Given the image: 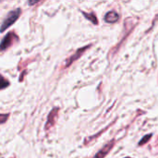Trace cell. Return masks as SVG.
I'll use <instances>...</instances> for the list:
<instances>
[{
    "label": "cell",
    "mask_w": 158,
    "mask_h": 158,
    "mask_svg": "<svg viewBox=\"0 0 158 158\" xmlns=\"http://www.w3.org/2000/svg\"><path fill=\"white\" fill-rule=\"evenodd\" d=\"M20 13H21V9L20 8H16L14 10H11L7 13L6 19L3 20L2 22V25H1V32H4L7 28H9L11 25H13L17 19L19 18L20 16Z\"/></svg>",
    "instance_id": "1"
},
{
    "label": "cell",
    "mask_w": 158,
    "mask_h": 158,
    "mask_svg": "<svg viewBox=\"0 0 158 158\" xmlns=\"http://www.w3.org/2000/svg\"><path fill=\"white\" fill-rule=\"evenodd\" d=\"M15 41L16 42L19 41V38H18L17 34H15L13 31L7 32V34H6L3 37L2 41H1V44H0L1 51H5L6 49H7L8 47H10L15 43Z\"/></svg>",
    "instance_id": "2"
},
{
    "label": "cell",
    "mask_w": 158,
    "mask_h": 158,
    "mask_svg": "<svg viewBox=\"0 0 158 158\" xmlns=\"http://www.w3.org/2000/svg\"><path fill=\"white\" fill-rule=\"evenodd\" d=\"M91 46H92V44H89V45H86V46H83V47L78 49L73 55H71L69 58L66 59V62H65V64H64V66H63V69L69 68L71 64H73L75 61H77V60L84 54V52H85L88 48H90Z\"/></svg>",
    "instance_id": "3"
},
{
    "label": "cell",
    "mask_w": 158,
    "mask_h": 158,
    "mask_svg": "<svg viewBox=\"0 0 158 158\" xmlns=\"http://www.w3.org/2000/svg\"><path fill=\"white\" fill-rule=\"evenodd\" d=\"M115 143H116V140L115 139H113V140H111V141H109L107 143H106L95 155H94V158H105L107 155H108V153L113 149V147H114V145H115Z\"/></svg>",
    "instance_id": "4"
},
{
    "label": "cell",
    "mask_w": 158,
    "mask_h": 158,
    "mask_svg": "<svg viewBox=\"0 0 158 158\" xmlns=\"http://www.w3.org/2000/svg\"><path fill=\"white\" fill-rule=\"evenodd\" d=\"M58 108L57 107H55L51 110V112L49 113L48 117H47V121L45 123V127L44 129L46 131H48L51 127H53L58 118Z\"/></svg>",
    "instance_id": "5"
},
{
    "label": "cell",
    "mask_w": 158,
    "mask_h": 158,
    "mask_svg": "<svg viewBox=\"0 0 158 158\" xmlns=\"http://www.w3.org/2000/svg\"><path fill=\"white\" fill-rule=\"evenodd\" d=\"M118 19H119V15L114 10L107 12L105 16V21L107 23H116Z\"/></svg>",
    "instance_id": "6"
},
{
    "label": "cell",
    "mask_w": 158,
    "mask_h": 158,
    "mask_svg": "<svg viewBox=\"0 0 158 158\" xmlns=\"http://www.w3.org/2000/svg\"><path fill=\"white\" fill-rule=\"evenodd\" d=\"M82 14H83V16L87 19H89L93 24H94V25H98V19H97V18H96V16L94 14V13H86V12H84V11H82Z\"/></svg>",
    "instance_id": "7"
},
{
    "label": "cell",
    "mask_w": 158,
    "mask_h": 158,
    "mask_svg": "<svg viewBox=\"0 0 158 158\" xmlns=\"http://www.w3.org/2000/svg\"><path fill=\"white\" fill-rule=\"evenodd\" d=\"M152 134H147V135H145L140 142H139V145L141 146V145H143V144H145V143H147L149 141H150V139L152 138Z\"/></svg>",
    "instance_id": "8"
},
{
    "label": "cell",
    "mask_w": 158,
    "mask_h": 158,
    "mask_svg": "<svg viewBox=\"0 0 158 158\" xmlns=\"http://www.w3.org/2000/svg\"><path fill=\"white\" fill-rule=\"evenodd\" d=\"M1 79H2V81H1V89L4 90L6 86L9 85V82H8V81H6V80L4 78V76H2Z\"/></svg>",
    "instance_id": "9"
},
{
    "label": "cell",
    "mask_w": 158,
    "mask_h": 158,
    "mask_svg": "<svg viewBox=\"0 0 158 158\" xmlns=\"http://www.w3.org/2000/svg\"><path fill=\"white\" fill-rule=\"evenodd\" d=\"M9 117V114H1L0 118H1V124H4L5 121L6 120V118Z\"/></svg>",
    "instance_id": "10"
},
{
    "label": "cell",
    "mask_w": 158,
    "mask_h": 158,
    "mask_svg": "<svg viewBox=\"0 0 158 158\" xmlns=\"http://www.w3.org/2000/svg\"><path fill=\"white\" fill-rule=\"evenodd\" d=\"M38 3V1H29V5L30 6H33V5H35V4H37Z\"/></svg>",
    "instance_id": "11"
},
{
    "label": "cell",
    "mask_w": 158,
    "mask_h": 158,
    "mask_svg": "<svg viewBox=\"0 0 158 158\" xmlns=\"http://www.w3.org/2000/svg\"><path fill=\"white\" fill-rule=\"evenodd\" d=\"M125 158H131V157H125Z\"/></svg>",
    "instance_id": "12"
}]
</instances>
